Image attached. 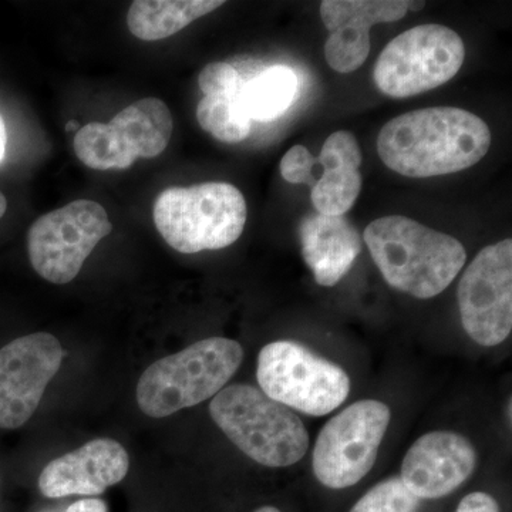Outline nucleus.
I'll list each match as a JSON object with an SVG mask.
<instances>
[{
    "instance_id": "nucleus-1",
    "label": "nucleus",
    "mask_w": 512,
    "mask_h": 512,
    "mask_svg": "<svg viewBox=\"0 0 512 512\" xmlns=\"http://www.w3.org/2000/svg\"><path fill=\"white\" fill-rule=\"evenodd\" d=\"M490 146L487 123L457 107L409 111L384 124L377 137L383 163L409 178L460 173L480 163Z\"/></svg>"
},
{
    "instance_id": "nucleus-2",
    "label": "nucleus",
    "mask_w": 512,
    "mask_h": 512,
    "mask_svg": "<svg viewBox=\"0 0 512 512\" xmlns=\"http://www.w3.org/2000/svg\"><path fill=\"white\" fill-rule=\"evenodd\" d=\"M363 241L387 284L414 298L440 295L466 264L456 238L400 215L370 222Z\"/></svg>"
},
{
    "instance_id": "nucleus-3",
    "label": "nucleus",
    "mask_w": 512,
    "mask_h": 512,
    "mask_svg": "<svg viewBox=\"0 0 512 512\" xmlns=\"http://www.w3.org/2000/svg\"><path fill=\"white\" fill-rule=\"evenodd\" d=\"M244 360L238 342L200 340L153 363L137 384V403L148 417L161 419L217 396Z\"/></svg>"
},
{
    "instance_id": "nucleus-4",
    "label": "nucleus",
    "mask_w": 512,
    "mask_h": 512,
    "mask_svg": "<svg viewBox=\"0 0 512 512\" xmlns=\"http://www.w3.org/2000/svg\"><path fill=\"white\" fill-rule=\"evenodd\" d=\"M210 414L225 436L262 466H293L308 451L302 420L256 387H225L212 399Z\"/></svg>"
},
{
    "instance_id": "nucleus-5",
    "label": "nucleus",
    "mask_w": 512,
    "mask_h": 512,
    "mask_svg": "<svg viewBox=\"0 0 512 512\" xmlns=\"http://www.w3.org/2000/svg\"><path fill=\"white\" fill-rule=\"evenodd\" d=\"M153 217L161 237L175 251H217L241 237L247 224V201L235 185L227 183L171 187L158 195Z\"/></svg>"
},
{
    "instance_id": "nucleus-6",
    "label": "nucleus",
    "mask_w": 512,
    "mask_h": 512,
    "mask_svg": "<svg viewBox=\"0 0 512 512\" xmlns=\"http://www.w3.org/2000/svg\"><path fill=\"white\" fill-rule=\"evenodd\" d=\"M256 379L266 396L308 416L332 413L350 392L342 367L291 340H278L261 350Z\"/></svg>"
},
{
    "instance_id": "nucleus-7",
    "label": "nucleus",
    "mask_w": 512,
    "mask_h": 512,
    "mask_svg": "<svg viewBox=\"0 0 512 512\" xmlns=\"http://www.w3.org/2000/svg\"><path fill=\"white\" fill-rule=\"evenodd\" d=\"M464 57L466 47L453 29L416 26L384 47L373 79L386 96L406 99L450 82L460 72Z\"/></svg>"
},
{
    "instance_id": "nucleus-8",
    "label": "nucleus",
    "mask_w": 512,
    "mask_h": 512,
    "mask_svg": "<svg viewBox=\"0 0 512 512\" xmlns=\"http://www.w3.org/2000/svg\"><path fill=\"white\" fill-rule=\"evenodd\" d=\"M173 130L167 104L146 97L120 111L110 123L93 121L80 128L73 141L74 153L92 170H127L137 158L163 154Z\"/></svg>"
},
{
    "instance_id": "nucleus-9",
    "label": "nucleus",
    "mask_w": 512,
    "mask_h": 512,
    "mask_svg": "<svg viewBox=\"0 0 512 512\" xmlns=\"http://www.w3.org/2000/svg\"><path fill=\"white\" fill-rule=\"evenodd\" d=\"M392 413L377 400L350 404L320 431L312 468L320 484L343 490L359 483L375 466Z\"/></svg>"
},
{
    "instance_id": "nucleus-10",
    "label": "nucleus",
    "mask_w": 512,
    "mask_h": 512,
    "mask_svg": "<svg viewBox=\"0 0 512 512\" xmlns=\"http://www.w3.org/2000/svg\"><path fill=\"white\" fill-rule=\"evenodd\" d=\"M113 231L107 211L92 200H77L42 215L28 232L33 269L56 285L72 282L97 244Z\"/></svg>"
},
{
    "instance_id": "nucleus-11",
    "label": "nucleus",
    "mask_w": 512,
    "mask_h": 512,
    "mask_svg": "<svg viewBox=\"0 0 512 512\" xmlns=\"http://www.w3.org/2000/svg\"><path fill=\"white\" fill-rule=\"evenodd\" d=\"M461 325L481 346L500 345L512 330V241L485 247L461 276Z\"/></svg>"
},
{
    "instance_id": "nucleus-12",
    "label": "nucleus",
    "mask_w": 512,
    "mask_h": 512,
    "mask_svg": "<svg viewBox=\"0 0 512 512\" xmlns=\"http://www.w3.org/2000/svg\"><path fill=\"white\" fill-rule=\"evenodd\" d=\"M62 362V345L50 333L22 336L0 349V429L28 423Z\"/></svg>"
},
{
    "instance_id": "nucleus-13",
    "label": "nucleus",
    "mask_w": 512,
    "mask_h": 512,
    "mask_svg": "<svg viewBox=\"0 0 512 512\" xmlns=\"http://www.w3.org/2000/svg\"><path fill=\"white\" fill-rule=\"evenodd\" d=\"M362 151L349 131L330 134L318 157L303 146L292 147L281 160V174L288 183L301 184L309 171L322 170L309 187L313 207L329 217L345 215L362 190Z\"/></svg>"
},
{
    "instance_id": "nucleus-14",
    "label": "nucleus",
    "mask_w": 512,
    "mask_h": 512,
    "mask_svg": "<svg viewBox=\"0 0 512 512\" xmlns=\"http://www.w3.org/2000/svg\"><path fill=\"white\" fill-rule=\"evenodd\" d=\"M476 463V448L466 437L453 431H431L407 451L400 480L419 500H436L466 483Z\"/></svg>"
},
{
    "instance_id": "nucleus-15",
    "label": "nucleus",
    "mask_w": 512,
    "mask_h": 512,
    "mask_svg": "<svg viewBox=\"0 0 512 512\" xmlns=\"http://www.w3.org/2000/svg\"><path fill=\"white\" fill-rule=\"evenodd\" d=\"M409 2L403 0H326L320 18L330 35L325 57L335 72H356L370 53V28L403 19Z\"/></svg>"
},
{
    "instance_id": "nucleus-16",
    "label": "nucleus",
    "mask_w": 512,
    "mask_h": 512,
    "mask_svg": "<svg viewBox=\"0 0 512 512\" xmlns=\"http://www.w3.org/2000/svg\"><path fill=\"white\" fill-rule=\"evenodd\" d=\"M128 468L130 457L120 443L92 440L47 464L39 477L40 493L47 498L94 497L123 481Z\"/></svg>"
},
{
    "instance_id": "nucleus-17",
    "label": "nucleus",
    "mask_w": 512,
    "mask_h": 512,
    "mask_svg": "<svg viewBox=\"0 0 512 512\" xmlns=\"http://www.w3.org/2000/svg\"><path fill=\"white\" fill-rule=\"evenodd\" d=\"M302 256L316 282L335 286L362 252V237L343 215H309L299 227Z\"/></svg>"
},
{
    "instance_id": "nucleus-18",
    "label": "nucleus",
    "mask_w": 512,
    "mask_h": 512,
    "mask_svg": "<svg viewBox=\"0 0 512 512\" xmlns=\"http://www.w3.org/2000/svg\"><path fill=\"white\" fill-rule=\"evenodd\" d=\"M222 5L221 0H136L128 9V30L137 39L156 42L174 36Z\"/></svg>"
},
{
    "instance_id": "nucleus-19",
    "label": "nucleus",
    "mask_w": 512,
    "mask_h": 512,
    "mask_svg": "<svg viewBox=\"0 0 512 512\" xmlns=\"http://www.w3.org/2000/svg\"><path fill=\"white\" fill-rule=\"evenodd\" d=\"M298 84V77L289 67H269L244 83L239 93V104L251 121H274L292 106Z\"/></svg>"
},
{
    "instance_id": "nucleus-20",
    "label": "nucleus",
    "mask_w": 512,
    "mask_h": 512,
    "mask_svg": "<svg viewBox=\"0 0 512 512\" xmlns=\"http://www.w3.org/2000/svg\"><path fill=\"white\" fill-rule=\"evenodd\" d=\"M197 120L207 133L222 143H241L251 134L252 121L239 104V94L204 96L197 106Z\"/></svg>"
},
{
    "instance_id": "nucleus-21",
    "label": "nucleus",
    "mask_w": 512,
    "mask_h": 512,
    "mask_svg": "<svg viewBox=\"0 0 512 512\" xmlns=\"http://www.w3.org/2000/svg\"><path fill=\"white\" fill-rule=\"evenodd\" d=\"M419 504L400 477H392L367 491L350 512H416Z\"/></svg>"
},
{
    "instance_id": "nucleus-22",
    "label": "nucleus",
    "mask_w": 512,
    "mask_h": 512,
    "mask_svg": "<svg viewBox=\"0 0 512 512\" xmlns=\"http://www.w3.org/2000/svg\"><path fill=\"white\" fill-rule=\"evenodd\" d=\"M198 84L204 96H237L244 86L237 70L221 62L205 66L198 76Z\"/></svg>"
},
{
    "instance_id": "nucleus-23",
    "label": "nucleus",
    "mask_w": 512,
    "mask_h": 512,
    "mask_svg": "<svg viewBox=\"0 0 512 512\" xmlns=\"http://www.w3.org/2000/svg\"><path fill=\"white\" fill-rule=\"evenodd\" d=\"M456 512H500V507L490 494L473 493L461 500Z\"/></svg>"
},
{
    "instance_id": "nucleus-24",
    "label": "nucleus",
    "mask_w": 512,
    "mask_h": 512,
    "mask_svg": "<svg viewBox=\"0 0 512 512\" xmlns=\"http://www.w3.org/2000/svg\"><path fill=\"white\" fill-rule=\"evenodd\" d=\"M64 512H109V508L100 498H86L76 501Z\"/></svg>"
},
{
    "instance_id": "nucleus-25",
    "label": "nucleus",
    "mask_w": 512,
    "mask_h": 512,
    "mask_svg": "<svg viewBox=\"0 0 512 512\" xmlns=\"http://www.w3.org/2000/svg\"><path fill=\"white\" fill-rule=\"evenodd\" d=\"M6 140H8V137H6L5 121L0 117V161L5 157Z\"/></svg>"
},
{
    "instance_id": "nucleus-26",
    "label": "nucleus",
    "mask_w": 512,
    "mask_h": 512,
    "mask_svg": "<svg viewBox=\"0 0 512 512\" xmlns=\"http://www.w3.org/2000/svg\"><path fill=\"white\" fill-rule=\"evenodd\" d=\"M6 210H8V201H6L5 195L0 192V218H3V215L6 214Z\"/></svg>"
},
{
    "instance_id": "nucleus-27",
    "label": "nucleus",
    "mask_w": 512,
    "mask_h": 512,
    "mask_svg": "<svg viewBox=\"0 0 512 512\" xmlns=\"http://www.w3.org/2000/svg\"><path fill=\"white\" fill-rule=\"evenodd\" d=\"M424 5H426V3H424V2H409V6H407V9L413 10V12H416V10L423 9Z\"/></svg>"
},
{
    "instance_id": "nucleus-28",
    "label": "nucleus",
    "mask_w": 512,
    "mask_h": 512,
    "mask_svg": "<svg viewBox=\"0 0 512 512\" xmlns=\"http://www.w3.org/2000/svg\"><path fill=\"white\" fill-rule=\"evenodd\" d=\"M79 124H77L76 120L69 121L66 126V131H79Z\"/></svg>"
},
{
    "instance_id": "nucleus-29",
    "label": "nucleus",
    "mask_w": 512,
    "mask_h": 512,
    "mask_svg": "<svg viewBox=\"0 0 512 512\" xmlns=\"http://www.w3.org/2000/svg\"><path fill=\"white\" fill-rule=\"evenodd\" d=\"M255 512H281L278 510V508L275 507H262L259 508V510H256Z\"/></svg>"
}]
</instances>
